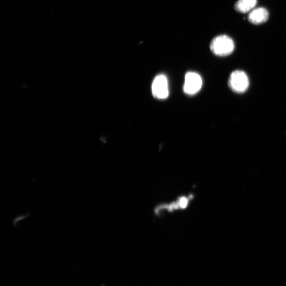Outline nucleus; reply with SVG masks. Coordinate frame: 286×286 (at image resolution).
<instances>
[{
  "instance_id": "1",
  "label": "nucleus",
  "mask_w": 286,
  "mask_h": 286,
  "mask_svg": "<svg viewBox=\"0 0 286 286\" xmlns=\"http://www.w3.org/2000/svg\"><path fill=\"white\" fill-rule=\"evenodd\" d=\"M234 48L233 39L225 35L217 36L213 39L210 45V50L213 53L219 56H226L231 54Z\"/></svg>"
},
{
  "instance_id": "2",
  "label": "nucleus",
  "mask_w": 286,
  "mask_h": 286,
  "mask_svg": "<svg viewBox=\"0 0 286 286\" xmlns=\"http://www.w3.org/2000/svg\"><path fill=\"white\" fill-rule=\"evenodd\" d=\"M229 86L236 93H244L249 86L248 75L245 72L240 70L233 72L229 80Z\"/></svg>"
},
{
  "instance_id": "3",
  "label": "nucleus",
  "mask_w": 286,
  "mask_h": 286,
  "mask_svg": "<svg viewBox=\"0 0 286 286\" xmlns=\"http://www.w3.org/2000/svg\"><path fill=\"white\" fill-rule=\"evenodd\" d=\"M203 80L200 75L195 72H188L185 76L183 91L188 95H194L201 89Z\"/></svg>"
},
{
  "instance_id": "4",
  "label": "nucleus",
  "mask_w": 286,
  "mask_h": 286,
  "mask_svg": "<svg viewBox=\"0 0 286 286\" xmlns=\"http://www.w3.org/2000/svg\"><path fill=\"white\" fill-rule=\"evenodd\" d=\"M153 96L158 99H165L169 96V86L165 75H157L154 79L152 86Z\"/></svg>"
},
{
  "instance_id": "5",
  "label": "nucleus",
  "mask_w": 286,
  "mask_h": 286,
  "mask_svg": "<svg viewBox=\"0 0 286 286\" xmlns=\"http://www.w3.org/2000/svg\"><path fill=\"white\" fill-rule=\"evenodd\" d=\"M192 199V196L189 197H182L174 203L170 204L161 205L157 207L155 212L156 214L160 213L163 210H167L168 211L172 212L173 210L179 208H184L187 207L190 201Z\"/></svg>"
},
{
  "instance_id": "6",
  "label": "nucleus",
  "mask_w": 286,
  "mask_h": 286,
  "mask_svg": "<svg viewBox=\"0 0 286 286\" xmlns=\"http://www.w3.org/2000/svg\"><path fill=\"white\" fill-rule=\"evenodd\" d=\"M269 12L264 7H258L252 10L248 15L250 22L254 24H261L266 22L269 18Z\"/></svg>"
},
{
  "instance_id": "7",
  "label": "nucleus",
  "mask_w": 286,
  "mask_h": 286,
  "mask_svg": "<svg viewBox=\"0 0 286 286\" xmlns=\"http://www.w3.org/2000/svg\"><path fill=\"white\" fill-rule=\"evenodd\" d=\"M257 4V0H239L235 4V9L243 13L251 12Z\"/></svg>"
}]
</instances>
